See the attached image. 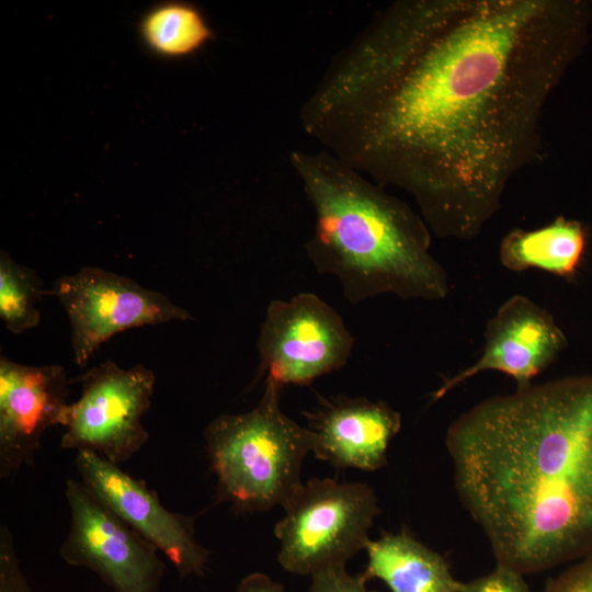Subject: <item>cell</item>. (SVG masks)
I'll use <instances>...</instances> for the list:
<instances>
[{
    "label": "cell",
    "instance_id": "ba28073f",
    "mask_svg": "<svg viewBox=\"0 0 592 592\" xmlns=\"http://www.w3.org/2000/svg\"><path fill=\"white\" fill-rule=\"evenodd\" d=\"M49 293L57 297L68 316L73 361L80 367L116 333L193 319L190 311L164 294L95 266L60 276Z\"/></svg>",
    "mask_w": 592,
    "mask_h": 592
},
{
    "label": "cell",
    "instance_id": "8992f818",
    "mask_svg": "<svg viewBox=\"0 0 592 592\" xmlns=\"http://www.w3.org/2000/svg\"><path fill=\"white\" fill-rule=\"evenodd\" d=\"M80 397L67 403L59 425L61 448L87 451L119 465L149 439L141 419L151 406L156 376L141 364L122 368L106 360L78 379Z\"/></svg>",
    "mask_w": 592,
    "mask_h": 592
},
{
    "label": "cell",
    "instance_id": "4fadbf2b",
    "mask_svg": "<svg viewBox=\"0 0 592 592\" xmlns=\"http://www.w3.org/2000/svg\"><path fill=\"white\" fill-rule=\"evenodd\" d=\"M303 414L311 433V453L338 468H382L401 428L398 411L385 401L364 397H321L315 411Z\"/></svg>",
    "mask_w": 592,
    "mask_h": 592
},
{
    "label": "cell",
    "instance_id": "d6986e66",
    "mask_svg": "<svg viewBox=\"0 0 592 592\" xmlns=\"http://www.w3.org/2000/svg\"><path fill=\"white\" fill-rule=\"evenodd\" d=\"M457 592H531L524 574L502 565L490 572L462 582Z\"/></svg>",
    "mask_w": 592,
    "mask_h": 592
},
{
    "label": "cell",
    "instance_id": "30bf717a",
    "mask_svg": "<svg viewBox=\"0 0 592 592\" xmlns=\"http://www.w3.org/2000/svg\"><path fill=\"white\" fill-rule=\"evenodd\" d=\"M75 465L87 490L162 553L181 578L205 576L210 551L195 537L194 517L169 511L146 482L94 453L77 452Z\"/></svg>",
    "mask_w": 592,
    "mask_h": 592
},
{
    "label": "cell",
    "instance_id": "9a60e30c",
    "mask_svg": "<svg viewBox=\"0 0 592 592\" xmlns=\"http://www.w3.org/2000/svg\"><path fill=\"white\" fill-rule=\"evenodd\" d=\"M585 244L582 224L559 216L537 229L509 231L500 242L499 260L513 272L538 269L568 277L576 272Z\"/></svg>",
    "mask_w": 592,
    "mask_h": 592
},
{
    "label": "cell",
    "instance_id": "7c38bea8",
    "mask_svg": "<svg viewBox=\"0 0 592 592\" xmlns=\"http://www.w3.org/2000/svg\"><path fill=\"white\" fill-rule=\"evenodd\" d=\"M69 380L62 366L0 358V477L34 463L47 429L59 425Z\"/></svg>",
    "mask_w": 592,
    "mask_h": 592
},
{
    "label": "cell",
    "instance_id": "52a82bcc",
    "mask_svg": "<svg viewBox=\"0 0 592 592\" xmlns=\"http://www.w3.org/2000/svg\"><path fill=\"white\" fill-rule=\"evenodd\" d=\"M354 338L338 311L314 293L267 305L258 338L253 385L265 376L280 386L308 385L343 367Z\"/></svg>",
    "mask_w": 592,
    "mask_h": 592
},
{
    "label": "cell",
    "instance_id": "3957f363",
    "mask_svg": "<svg viewBox=\"0 0 592 592\" xmlns=\"http://www.w3.org/2000/svg\"><path fill=\"white\" fill-rule=\"evenodd\" d=\"M289 162L315 213L308 259L357 305L379 295L441 300L449 293L421 215L326 150H293Z\"/></svg>",
    "mask_w": 592,
    "mask_h": 592
},
{
    "label": "cell",
    "instance_id": "ffe728a7",
    "mask_svg": "<svg viewBox=\"0 0 592 592\" xmlns=\"http://www.w3.org/2000/svg\"><path fill=\"white\" fill-rule=\"evenodd\" d=\"M366 581L363 574L349 573L345 566L333 567L314 574L308 592H373Z\"/></svg>",
    "mask_w": 592,
    "mask_h": 592
},
{
    "label": "cell",
    "instance_id": "5bb4252c",
    "mask_svg": "<svg viewBox=\"0 0 592 592\" xmlns=\"http://www.w3.org/2000/svg\"><path fill=\"white\" fill-rule=\"evenodd\" d=\"M366 580H382L391 592H457L460 581L447 560L406 532L386 533L366 546Z\"/></svg>",
    "mask_w": 592,
    "mask_h": 592
},
{
    "label": "cell",
    "instance_id": "e0dca14e",
    "mask_svg": "<svg viewBox=\"0 0 592 592\" xmlns=\"http://www.w3.org/2000/svg\"><path fill=\"white\" fill-rule=\"evenodd\" d=\"M46 292L35 272L20 265L4 251L0 255V317L5 328L20 334L41 320L37 304Z\"/></svg>",
    "mask_w": 592,
    "mask_h": 592
},
{
    "label": "cell",
    "instance_id": "2e32d148",
    "mask_svg": "<svg viewBox=\"0 0 592 592\" xmlns=\"http://www.w3.org/2000/svg\"><path fill=\"white\" fill-rule=\"evenodd\" d=\"M139 34L146 47L163 58L190 56L214 37L202 11L183 1L155 5L140 20Z\"/></svg>",
    "mask_w": 592,
    "mask_h": 592
},
{
    "label": "cell",
    "instance_id": "277c9868",
    "mask_svg": "<svg viewBox=\"0 0 592 592\" xmlns=\"http://www.w3.org/2000/svg\"><path fill=\"white\" fill-rule=\"evenodd\" d=\"M282 388L266 379L253 409L220 414L205 428L218 498L237 511L283 508L303 485L300 470L311 453V433L283 412Z\"/></svg>",
    "mask_w": 592,
    "mask_h": 592
},
{
    "label": "cell",
    "instance_id": "44dd1931",
    "mask_svg": "<svg viewBox=\"0 0 592 592\" xmlns=\"http://www.w3.org/2000/svg\"><path fill=\"white\" fill-rule=\"evenodd\" d=\"M543 592H592V555L577 560L550 579Z\"/></svg>",
    "mask_w": 592,
    "mask_h": 592
},
{
    "label": "cell",
    "instance_id": "9c48e42d",
    "mask_svg": "<svg viewBox=\"0 0 592 592\" xmlns=\"http://www.w3.org/2000/svg\"><path fill=\"white\" fill-rule=\"evenodd\" d=\"M70 528L64 561L93 571L113 592H158L166 566L158 549L92 496L81 481L65 488Z\"/></svg>",
    "mask_w": 592,
    "mask_h": 592
},
{
    "label": "cell",
    "instance_id": "7402d4cb",
    "mask_svg": "<svg viewBox=\"0 0 592 592\" xmlns=\"http://www.w3.org/2000/svg\"><path fill=\"white\" fill-rule=\"evenodd\" d=\"M234 592H286L283 585L262 572L246 576Z\"/></svg>",
    "mask_w": 592,
    "mask_h": 592
},
{
    "label": "cell",
    "instance_id": "5b68a950",
    "mask_svg": "<svg viewBox=\"0 0 592 592\" xmlns=\"http://www.w3.org/2000/svg\"><path fill=\"white\" fill-rule=\"evenodd\" d=\"M275 524L278 563L287 572L310 576L345 566L369 543L380 513L374 490L362 482L314 478L298 488Z\"/></svg>",
    "mask_w": 592,
    "mask_h": 592
},
{
    "label": "cell",
    "instance_id": "6da1fadb",
    "mask_svg": "<svg viewBox=\"0 0 592 592\" xmlns=\"http://www.w3.org/2000/svg\"><path fill=\"white\" fill-rule=\"evenodd\" d=\"M577 0H398L333 59L304 132L430 231L469 241L543 150L545 106L587 35Z\"/></svg>",
    "mask_w": 592,
    "mask_h": 592
},
{
    "label": "cell",
    "instance_id": "ac0fdd59",
    "mask_svg": "<svg viewBox=\"0 0 592 592\" xmlns=\"http://www.w3.org/2000/svg\"><path fill=\"white\" fill-rule=\"evenodd\" d=\"M0 592H33L21 570L13 534L5 525L0 526Z\"/></svg>",
    "mask_w": 592,
    "mask_h": 592
},
{
    "label": "cell",
    "instance_id": "7a4b0ae2",
    "mask_svg": "<svg viewBox=\"0 0 592 592\" xmlns=\"http://www.w3.org/2000/svg\"><path fill=\"white\" fill-rule=\"evenodd\" d=\"M445 442L497 565L525 576L592 555V375L482 400Z\"/></svg>",
    "mask_w": 592,
    "mask_h": 592
},
{
    "label": "cell",
    "instance_id": "8fae6325",
    "mask_svg": "<svg viewBox=\"0 0 592 592\" xmlns=\"http://www.w3.org/2000/svg\"><path fill=\"white\" fill-rule=\"evenodd\" d=\"M566 343L563 332L544 307L525 295H513L488 320L479 358L445 378L432 400L486 371L509 375L516 388H525L557 358Z\"/></svg>",
    "mask_w": 592,
    "mask_h": 592
}]
</instances>
